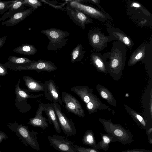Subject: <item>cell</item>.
<instances>
[{
	"instance_id": "6da1fadb",
	"label": "cell",
	"mask_w": 152,
	"mask_h": 152,
	"mask_svg": "<svg viewBox=\"0 0 152 152\" xmlns=\"http://www.w3.org/2000/svg\"><path fill=\"white\" fill-rule=\"evenodd\" d=\"M40 32L48 38L49 42L47 49L49 50H57L62 48L68 40L67 38L70 35L67 31L54 28L43 30Z\"/></svg>"
},
{
	"instance_id": "7a4b0ae2",
	"label": "cell",
	"mask_w": 152,
	"mask_h": 152,
	"mask_svg": "<svg viewBox=\"0 0 152 152\" xmlns=\"http://www.w3.org/2000/svg\"><path fill=\"white\" fill-rule=\"evenodd\" d=\"M104 129L111 137L115 139L116 141L122 145L132 143L134 142L133 135L129 130L121 126L112 124L110 122H102Z\"/></svg>"
},
{
	"instance_id": "3957f363",
	"label": "cell",
	"mask_w": 152,
	"mask_h": 152,
	"mask_svg": "<svg viewBox=\"0 0 152 152\" xmlns=\"http://www.w3.org/2000/svg\"><path fill=\"white\" fill-rule=\"evenodd\" d=\"M50 104L54 109L60 127L64 134L69 136L74 135L77 130L72 120L66 116L58 103L52 102Z\"/></svg>"
},
{
	"instance_id": "277c9868",
	"label": "cell",
	"mask_w": 152,
	"mask_h": 152,
	"mask_svg": "<svg viewBox=\"0 0 152 152\" xmlns=\"http://www.w3.org/2000/svg\"><path fill=\"white\" fill-rule=\"evenodd\" d=\"M13 69L15 71L34 70L38 73L42 71L50 72L56 70L58 67L50 61L39 60L28 64L15 66Z\"/></svg>"
},
{
	"instance_id": "5b68a950",
	"label": "cell",
	"mask_w": 152,
	"mask_h": 152,
	"mask_svg": "<svg viewBox=\"0 0 152 152\" xmlns=\"http://www.w3.org/2000/svg\"><path fill=\"white\" fill-rule=\"evenodd\" d=\"M51 145L60 152H76L72 141L57 134L48 136Z\"/></svg>"
},
{
	"instance_id": "8992f818",
	"label": "cell",
	"mask_w": 152,
	"mask_h": 152,
	"mask_svg": "<svg viewBox=\"0 0 152 152\" xmlns=\"http://www.w3.org/2000/svg\"><path fill=\"white\" fill-rule=\"evenodd\" d=\"M61 99L65 104L67 110L75 115L83 118L85 116L82 107L78 100L71 94L63 91Z\"/></svg>"
},
{
	"instance_id": "52a82bcc",
	"label": "cell",
	"mask_w": 152,
	"mask_h": 152,
	"mask_svg": "<svg viewBox=\"0 0 152 152\" xmlns=\"http://www.w3.org/2000/svg\"><path fill=\"white\" fill-rule=\"evenodd\" d=\"M45 90L44 95L45 99L62 106L63 103L61 98L58 86L52 79L46 81L44 83Z\"/></svg>"
},
{
	"instance_id": "ba28073f",
	"label": "cell",
	"mask_w": 152,
	"mask_h": 152,
	"mask_svg": "<svg viewBox=\"0 0 152 152\" xmlns=\"http://www.w3.org/2000/svg\"><path fill=\"white\" fill-rule=\"evenodd\" d=\"M65 9L67 15L73 21L83 29L85 28V24L92 22L91 19L76 9L72 8L66 4Z\"/></svg>"
},
{
	"instance_id": "9c48e42d",
	"label": "cell",
	"mask_w": 152,
	"mask_h": 152,
	"mask_svg": "<svg viewBox=\"0 0 152 152\" xmlns=\"http://www.w3.org/2000/svg\"><path fill=\"white\" fill-rule=\"evenodd\" d=\"M66 1V4L69 7L76 9L90 17L97 18H104L105 17L103 14L94 8L81 3V0H68Z\"/></svg>"
},
{
	"instance_id": "30bf717a",
	"label": "cell",
	"mask_w": 152,
	"mask_h": 152,
	"mask_svg": "<svg viewBox=\"0 0 152 152\" xmlns=\"http://www.w3.org/2000/svg\"><path fill=\"white\" fill-rule=\"evenodd\" d=\"M19 130L28 144L37 151L40 150L39 145L37 140V132L33 131L31 132L27 127L22 126L19 128Z\"/></svg>"
},
{
	"instance_id": "8fae6325",
	"label": "cell",
	"mask_w": 152,
	"mask_h": 152,
	"mask_svg": "<svg viewBox=\"0 0 152 152\" xmlns=\"http://www.w3.org/2000/svg\"><path fill=\"white\" fill-rule=\"evenodd\" d=\"M43 110V103H40L35 116L30 119L28 124L34 127L40 128L43 130L48 127L49 125L47 122L48 121V119L42 115Z\"/></svg>"
},
{
	"instance_id": "7c38bea8",
	"label": "cell",
	"mask_w": 152,
	"mask_h": 152,
	"mask_svg": "<svg viewBox=\"0 0 152 152\" xmlns=\"http://www.w3.org/2000/svg\"><path fill=\"white\" fill-rule=\"evenodd\" d=\"M33 12V9L30 7L15 14L7 20L2 22V24L7 27L13 26L24 20Z\"/></svg>"
},
{
	"instance_id": "4fadbf2b",
	"label": "cell",
	"mask_w": 152,
	"mask_h": 152,
	"mask_svg": "<svg viewBox=\"0 0 152 152\" xmlns=\"http://www.w3.org/2000/svg\"><path fill=\"white\" fill-rule=\"evenodd\" d=\"M43 111L45 112L47 116L49 124L50 125L53 124L56 132L58 133L61 134V129L53 107L50 104L43 103Z\"/></svg>"
},
{
	"instance_id": "5bb4252c",
	"label": "cell",
	"mask_w": 152,
	"mask_h": 152,
	"mask_svg": "<svg viewBox=\"0 0 152 152\" xmlns=\"http://www.w3.org/2000/svg\"><path fill=\"white\" fill-rule=\"evenodd\" d=\"M23 79L25 85L30 92L44 91L45 90L44 83L37 80L29 76H24Z\"/></svg>"
},
{
	"instance_id": "9a60e30c",
	"label": "cell",
	"mask_w": 152,
	"mask_h": 152,
	"mask_svg": "<svg viewBox=\"0 0 152 152\" xmlns=\"http://www.w3.org/2000/svg\"><path fill=\"white\" fill-rule=\"evenodd\" d=\"M23 0H17L13 4L0 18V21H4L7 18H11L15 14L25 10Z\"/></svg>"
},
{
	"instance_id": "2e32d148",
	"label": "cell",
	"mask_w": 152,
	"mask_h": 152,
	"mask_svg": "<svg viewBox=\"0 0 152 152\" xmlns=\"http://www.w3.org/2000/svg\"><path fill=\"white\" fill-rule=\"evenodd\" d=\"M20 79H19L16 84L15 93L16 95L18 100L19 102L27 100L28 98L34 99L43 96L44 94L38 95H31L27 90L21 88L19 86Z\"/></svg>"
},
{
	"instance_id": "e0dca14e",
	"label": "cell",
	"mask_w": 152,
	"mask_h": 152,
	"mask_svg": "<svg viewBox=\"0 0 152 152\" xmlns=\"http://www.w3.org/2000/svg\"><path fill=\"white\" fill-rule=\"evenodd\" d=\"M12 51L22 55L31 56L36 54L37 50L34 46L26 44H22L13 49Z\"/></svg>"
},
{
	"instance_id": "ac0fdd59",
	"label": "cell",
	"mask_w": 152,
	"mask_h": 152,
	"mask_svg": "<svg viewBox=\"0 0 152 152\" xmlns=\"http://www.w3.org/2000/svg\"><path fill=\"white\" fill-rule=\"evenodd\" d=\"M100 134L101 136L102 140L97 143V149L107 151L109 148L110 143L116 141V140L115 139L107 134L100 133Z\"/></svg>"
},
{
	"instance_id": "d6986e66",
	"label": "cell",
	"mask_w": 152,
	"mask_h": 152,
	"mask_svg": "<svg viewBox=\"0 0 152 152\" xmlns=\"http://www.w3.org/2000/svg\"><path fill=\"white\" fill-rule=\"evenodd\" d=\"M82 141L83 145H89L97 149L94 133L91 130L88 129L86 131L82 137Z\"/></svg>"
},
{
	"instance_id": "ffe728a7",
	"label": "cell",
	"mask_w": 152,
	"mask_h": 152,
	"mask_svg": "<svg viewBox=\"0 0 152 152\" xmlns=\"http://www.w3.org/2000/svg\"><path fill=\"white\" fill-rule=\"evenodd\" d=\"M85 51L82 45L79 44L72 50L71 54V61L72 63L80 61L83 57Z\"/></svg>"
},
{
	"instance_id": "44dd1931",
	"label": "cell",
	"mask_w": 152,
	"mask_h": 152,
	"mask_svg": "<svg viewBox=\"0 0 152 152\" xmlns=\"http://www.w3.org/2000/svg\"><path fill=\"white\" fill-rule=\"evenodd\" d=\"M9 62L16 64L23 65L33 62L34 60H31L25 57H19L15 56H9L8 58Z\"/></svg>"
},
{
	"instance_id": "7402d4cb",
	"label": "cell",
	"mask_w": 152,
	"mask_h": 152,
	"mask_svg": "<svg viewBox=\"0 0 152 152\" xmlns=\"http://www.w3.org/2000/svg\"><path fill=\"white\" fill-rule=\"evenodd\" d=\"M41 2L37 0H23L24 5L29 6L34 11L42 5Z\"/></svg>"
},
{
	"instance_id": "603a6c76",
	"label": "cell",
	"mask_w": 152,
	"mask_h": 152,
	"mask_svg": "<svg viewBox=\"0 0 152 152\" xmlns=\"http://www.w3.org/2000/svg\"><path fill=\"white\" fill-rule=\"evenodd\" d=\"M17 0L0 1V14H2L6 12L9 8Z\"/></svg>"
},
{
	"instance_id": "cb8c5ba5",
	"label": "cell",
	"mask_w": 152,
	"mask_h": 152,
	"mask_svg": "<svg viewBox=\"0 0 152 152\" xmlns=\"http://www.w3.org/2000/svg\"><path fill=\"white\" fill-rule=\"evenodd\" d=\"M76 152H99L98 150L92 148H86L77 145H73Z\"/></svg>"
},
{
	"instance_id": "d4e9b609",
	"label": "cell",
	"mask_w": 152,
	"mask_h": 152,
	"mask_svg": "<svg viewBox=\"0 0 152 152\" xmlns=\"http://www.w3.org/2000/svg\"><path fill=\"white\" fill-rule=\"evenodd\" d=\"M145 133L147 136L149 143L152 144V127L147 128L146 129Z\"/></svg>"
},
{
	"instance_id": "484cf974",
	"label": "cell",
	"mask_w": 152,
	"mask_h": 152,
	"mask_svg": "<svg viewBox=\"0 0 152 152\" xmlns=\"http://www.w3.org/2000/svg\"><path fill=\"white\" fill-rule=\"evenodd\" d=\"M121 152H152V150L133 149L125 150Z\"/></svg>"
},
{
	"instance_id": "4316f807",
	"label": "cell",
	"mask_w": 152,
	"mask_h": 152,
	"mask_svg": "<svg viewBox=\"0 0 152 152\" xmlns=\"http://www.w3.org/2000/svg\"><path fill=\"white\" fill-rule=\"evenodd\" d=\"M8 74V70L5 64L0 63V76H4Z\"/></svg>"
},
{
	"instance_id": "83f0119b",
	"label": "cell",
	"mask_w": 152,
	"mask_h": 152,
	"mask_svg": "<svg viewBox=\"0 0 152 152\" xmlns=\"http://www.w3.org/2000/svg\"><path fill=\"white\" fill-rule=\"evenodd\" d=\"M119 61L117 58H114L112 62L111 66L112 68H114L118 66L119 64Z\"/></svg>"
},
{
	"instance_id": "f1b7e54d",
	"label": "cell",
	"mask_w": 152,
	"mask_h": 152,
	"mask_svg": "<svg viewBox=\"0 0 152 152\" xmlns=\"http://www.w3.org/2000/svg\"><path fill=\"white\" fill-rule=\"evenodd\" d=\"M7 35H5L0 38V48H1L5 43L6 41Z\"/></svg>"
},
{
	"instance_id": "f546056e",
	"label": "cell",
	"mask_w": 152,
	"mask_h": 152,
	"mask_svg": "<svg viewBox=\"0 0 152 152\" xmlns=\"http://www.w3.org/2000/svg\"><path fill=\"white\" fill-rule=\"evenodd\" d=\"M143 55V53L140 52L137 53L134 57V59L136 60L140 59Z\"/></svg>"
},
{
	"instance_id": "4dcf8cb0",
	"label": "cell",
	"mask_w": 152,
	"mask_h": 152,
	"mask_svg": "<svg viewBox=\"0 0 152 152\" xmlns=\"http://www.w3.org/2000/svg\"><path fill=\"white\" fill-rule=\"evenodd\" d=\"M86 106L87 109L89 110H92L93 107V104L91 102L88 103L87 104Z\"/></svg>"
},
{
	"instance_id": "1f68e13d",
	"label": "cell",
	"mask_w": 152,
	"mask_h": 152,
	"mask_svg": "<svg viewBox=\"0 0 152 152\" xmlns=\"http://www.w3.org/2000/svg\"><path fill=\"white\" fill-rule=\"evenodd\" d=\"M101 94L102 97L104 99H107L108 98V95L107 94L103 91H101Z\"/></svg>"
},
{
	"instance_id": "d6a6232c",
	"label": "cell",
	"mask_w": 152,
	"mask_h": 152,
	"mask_svg": "<svg viewBox=\"0 0 152 152\" xmlns=\"http://www.w3.org/2000/svg\"><path fill=\"white\" fill-rule=\"evenodd\" d=\"M132 5L133 6L136 7H140V5L139 4L136 3H133Z\"/></svg>"
},
{
	"instance_id": "836d02e7",
	"label": "cell",
	"mask_w": 152,
	"mask_h": 152,
	"mask_svg": "<svg viewBox=\"0 0 152 152\" xmlns=\"http://www.w3.org/2000/svg\"><path fill=\"white\" fill-rule=\"evenodd\" d=\"M0 87H1V84H0Z\"/></svg>"
},
{
	"instance_id": "e575fe53",
	"label": "cell",
	"mask_w": 152,
	"mask_h": 152,
	"mask_svg": "<svg viewBox=\"0 0 152 152\" xmlns=\"http://www.w3.org/2000/svg\"><path fill=\"white\" fill-rule=\"evenodd\" d=\"M0 109H1V108H0Z\"/></svg>"
}]
</instances>
